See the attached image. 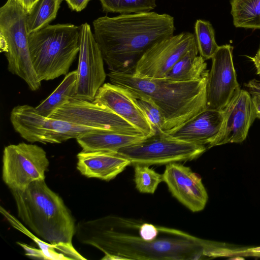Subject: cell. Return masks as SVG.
Instances as JSON below:
<instances>
[{"mask_svg": "<svg viewBox=\"0 0 260 260\" xmlns=\"http://www.w3.org/2000/svg\"><path fill=\"white\" fill-rule=\"evenodd\" d=\"M93 34L110 71L133 74L144 53L155 43L174 35V19L155 12L100 17Z\"/></svg>", "mask_w": 260, "mask_h": 260, "instance_id": "cell-1", "label": "cell"}, {"mask_svg": "<svg viewBox=\"0 0 260 260\" xmlns=\"http://www.w3.org/2000/svg\"><path fill=\"white\" fill-rule=\"evenodd\" d=\"M10 190L19 218L37 237L60 248L70 259H85L72 244L75 218L45 179L35 181L22 190Z\"/></svg>", "mask_w": 260, "mask_h": 260, "instance_id": "cell-2", "label": "cell"}, {"mask_svg": "<svg viewBox=\"0 0 260 260\" xmlns=\"http://www.w3.org/2000/svg\"><path fill=\"white\" fill-rule=\"evenodd\" d=\"M208 75L199 80L174 82L110 71V83L150 98L161 111L169 134L206 108Z\"/></svg>", "mask_w": 260, "mask_h": 260, "instance_id": "cell-3", "label": "cell"}, {"mask_svg": "<svg viewBox=\"0 0 260 260\" xmlns=\"http://www.w3.org/2000/svg\"><path fill=\"white\" fill-rule=\"evenodd\" d=\"M80 26L48 25L29 34L31 59L39 79L52 80L67 75L79 52Z\"/></svg>", "mask_w": 260, "mask_h": 260, "instance_id": "cell-4", "label": "cell"}, {"mask_svg": "<svg viewBox=\"0 0 260 260\" xmlns=\"http://www.w3.org/2000/svg\"><path fill=\"white\" fill-rule=\"evenodd\" d=\"M26 16V12L15 0H7L0 8V49L7 58L9 71L36 91L41 81L31 59Z\"/></svg>", "mask_w": 260, "mask_h": 260, "instance_id": "cell-5", "label": "cell"}, {"mask_svg": "<svg viewBox=\"0 0 260 260\" xmlns=\"http://www.w3.org/2000/svg\"><path fill=\"white\" fill-rule=\"evenodd\" d=\"M10 120L20 136L31 143L58 144L87 133L107 131L46 117L28 105L15 107L11 112Z\"/></svg>", "mask_w": 260, "mask_h": 260, "instance_id": "cell-6", "label": "cell"}, {"mask_svg": "<svg viewBox=\"0 0 260 260\" xmlns=\"http://www.w3.org/2000/svg\"><path fill=\"white\" fill-rule=\"evenodd\" d=\"M206 150L204 146L178 140L164 133L155 134L117 152L128 159L131 165L149 166L191 160Z\"/></svg>", "mask_w": 260, "mask_h": 260, "instance_id": "cell-7", "label": "cell"}, {"mask_svg": "<svg viewBox=\"0 0 260 260\" xmlns=\"http://www.w3.org/2000/svg\"><path fill=\"white\" fill-rule=\"evenodd\" d=\"M49 161L41 147L24 142L6 146L2 178L10 190H22L31 182L45 179Z\"/></svg>", "mask_w": 260, "mask_h": 260, "instance_id": "cell-8", "label": "cell"}, {"mask_svg": "<svg viewBox=\"0 0 260 260\" xmlns=\"http://www.w3.org/2000/svg\"><path fill=\"white\" fill-rule=\"evenodd\" d=\"M50 117L76 125L128 135L144 136L140 130L110 109L75 98H71Z\"/></svg>", "mask_w": 260, "mask_h": 260, "instance_id": "cell-9", "label": "cell"}, {"mask_svg": "<svg viewBox=\"0 0 260 260\" xmlns=\"http://www.w3.org/2000/svg\"><path fill=\"white\" fill-rule=\"evenodd\" d=\"M80 43L75 98L92 102L104 84V58L90 25H80Z\"/></svg>", "mask_w": 260, "mask_h": 260, "instance_id": "cell-10", "label": "cell"}, {"mask_svg": "<svg viewBox=\"0 0 260 260\" xmlns=\"http://www.w3.org/2000/svg\"><path fill=\"white\" fill-rule=\"evenodd\" d=\"M197 43L195 35L183 32L161 40L150 46L137 62L135 75L162 79L183 55Z\"/></svg>", "mask_w": 260, "mask_h": 260, "instance_id": "cell-11", "label": "cell"}, {"mask_svg": "<svg viewBox=\"0 0 260 260\" xmlns=\"http://www.w3.org/2000/svg\"><path fill=\"white\" fill-rule=\"evenodd\" d=\"M233 47L219 46L212 57L206 87V108L223 111L241 89L233 60Z\"/></svg>", "mask_w": 260, "mask_h": 260, "instance_id": "cell-12", "label": "cell"}, {"mask_svg": "<svg viewBox=\"0 0 260 260\" xmlns=\"http://www.w3.org/2000/svg\"><path fill=\"white\" fill-rule=\"evenodd\" d=\"M163 176L172 194L192 212L203 210L208 196L201 177L189 167L177 162L166 165Z\"/></svg>", "mask_w": 260, "mask_h": 260, "instance_id": "cell-13", "label": "cell"}, {"mask_svg": "<svg viewBox=\"0 0 260 260\" xmlns=\"http://www.w3.org/2000/svg\"><path fill=\"white\" fill-rule=\"evenodd\" d=\"M224 117L216 146L245 140L256 118L250 93L241 89L223 110Z\"/></svg>", "mask_w": 260, "mask_h": 260, "instance_id": "cell-14", "label": "cell"}, {"mask_svg": "<svg viewBox=\"0 0 260 260\" xmlns=\"http://www.w3.org/2000/svg\"><path fill=\"white\" fill-rule=\"evenodd\" d=\"M92 102L110 109L140 130L145 137L155 134L150 123L127 89L111 83H104Z\"/></svg>", "mask_w": 260, "mask_h": 260, "instance_id": "cell-15", "label": "cell"}, {"mask_svg": "<svg viewBox=\"0 0 260 260\" xmlns=\"http://www.w3.org/2000/svg\"><path fill=\"white\" fill-rule=\"evenodd\" d=\"M223 117V111L206 108L167 134L178 140L204 146L208 150L216 146Z\"/></svg>", "mask_w": 260, "mask_h": 260, "instance_id": "cell-16", "label": "cell"}, {"mask_svg": "<svg viewBox=\"0 0 260 260\" xmlns=\"http://www.w3.org/2000/svg\"><path fill=\"white\" fill-rule=\"evenodd\" d=\"M77 157V169L82 175L105 181L114 179L131 165L117 151L82 150Z\"/></svg>", "mask_w": 260, "mask_h": 260, "instance_id": "cell-17", "label": "cell"}, {"mask_svg": "<svg viewBox=\"0 0 260 260\" xmlns=\"http://www.w3.org/2000/svg\"><path fill=\"white\" fill-rule=\"evenodd\" d=\"M146 138L102 131L84 134L76 140L83 150L117 151L123 147L142 141Z\"/></svg>", "mask_w": 260, "mask_h": 260, "instance_id": "cell-18", "label": "cell"}, {"mask_svg": "<svg viewBox=\"0 0 260 260\" xmlns=\"http://www.w3.org/2000/svg\"><path fill=\"white\" fill-rule=\"evenodd\" d=\"M197 43L189 49L171 69L166 74L165 79L174 82L196 81L207 75L205 59L198 56Z\"/></svg>", "mask_w": 260, "mask_h": 260, "instance_id": "cell-19", "label": "cell"}, {"mask_svg": "<svg viewBox=\"0 0 260 260\" xmlns=\"http://www.w3.org/2000/svg\"><path fill=\"white\" fill-rule=\"evenodd\" d=\"M77 70L68 73L55 90L35 108L39 114L50 117L57 109L75 98Z\"/></svg>", "mask_w": 260, "mask_h": 260, "instance_id": "cell-20", "label": "cell"}, {"mask_svg": "<svg viewBox=\"0 0 260 260\" xmlns=\"http://www.w3.org/2000/svg\"><path fill=\"white\" fill-rule=\"evenodd\" d=\"M230 3L235 27L260 29V0H232Z\"/></svg>", "mask_w": 260, "mask_h": 260, "instance_id": "cell-21", "label": "cell"}, {"mask_svg": "<svg viewBox=\"0 0 260 260\" xmlns=\"http://www.w3.org/2000/svg\"><path fill=\"white\" fill-rule=\"evenodd\" d=\"M62 0H39L27 13L26 23L29 34L48 25L55 19Z\"/></svg>", "mask_w": 260, "mask_h": 260, "instance_id": "cell-22", "label": "cell"}, {"mask_svg": "<svg viewBox=\"0 0 260 260\" xmlns=\"http://www.w3.org/2000/svg\"><path fill=\"white\" fill-rule=\"evenodd\" d=\"M194 31L200 55L205 60L211 59L219 46L216 42L212 24L208 21L198 19L195 23Z\"/></svg>", "mask_w": 260, "mask_h": 260, "instance_id": "cell-23", "label": "cell"}, {"mask_svg": "<svg viewBox=\"0 0 260 260\" xmlns=\"http://www.w3.org/2000/svg\"><path fill=\"white\" fill-rule=\"evenodd\" d=\"M106 12L129 14L150 12L156 7V0H99Z\"/></svg>", "mask_w": 260, "mask_h": 260, "instance_id": "cell-24", "label": "cell"}, {"mask_svg": "<svg viewBox=\"0 0 260 260\" xmlns=\"http://www.w3.org/2000/svg\"><path fill=\"white\" fill-rule=\"evenodd\" d=\"M127 90L135 103L150 123L155 134L164 133L165 119L158 106L149 97Z\"/></svg>", "mask_w": 260, "mask_h": 260, "instance_id": "cell-25", "label": "cell"}, {"mask_svg": "<svg viewBox=\"0 0 260 260\" xmlns=\"http://www.w3.org/2000/svg\"><path fill=\"white\" fill-rule=\"evenodd\" d=\"M133 166L136 188L141 193H153L158 184L164 181L162 174L156 172L147 165Z\"/></svg>", "mask_w": 260, "mask_h": 260, "instance_id": "cell-26", "label": "cell"}, {"mask_svg": "<svg viewBox=\"0 0 260 260\" xmlns=\"http://www.w3.org/2000/svg\"><path fill=\"white\" fill-rule=\"evenodd\" d=\"M69 8L76 12H80L87 6L90 0H64Z\"/></svg>", "mask_w": 260, "mask_h": 260, "instance_id": "cell-27", "label": "cell"}, {"mask_svg": "<svg viewBox=\"0 0 260 260\" xmlns=\"http://www.w3.org/2000/svg\"><path fill=\"white\" fill-rule=\"evenodd\" d=\"M244 85L248 88L249 92L251 95H258L260 96V80L252 79Z\"/></svg>", "mask_w": 260, "mask_h": 260, "instance_id": "cell-28", "label": "cell"}, {"mask_svg": "<svg viewBox=\"0 0 260 260\" xmlns=\"http://www.w3.org/2000/svg\"><path fill=\"white\" fill-rule=\"evenodd\" d=\"M24 9L27 13H29L39 0H15Z\"/></svg>", "mask_w": 260, "mask_h": 260, "instance_id": "cell-29", "label": "cell"}, {"mask_svg": "<svg viewBox=\"0 0 260 260\" xmlns=\"http://www.w3.org/2000/svg\"><path fill=\"white\" fill-rule=\"evenodd\" d=\"M256 118L260 119V96L251 95Z\"/></svg>", "mask_w": 260, "mask_h": 260, "instance_id": "cell-30", "label": "cell"}, {"mask_svg": "<svg viewBox=\"0 0 260 260\" xmlns=\"http://www.w3.org/2000/svg\"><path fill=\"white\" fill-rule=\"evenodd\" d=\"M253 62L257 71V74L260 76V48H259L253 57L246 56Z\"/></svg>", "mask_w": 260, "mask_h": 260, "instance_id": "cell-31", "label": "cell"}]
</instances>
